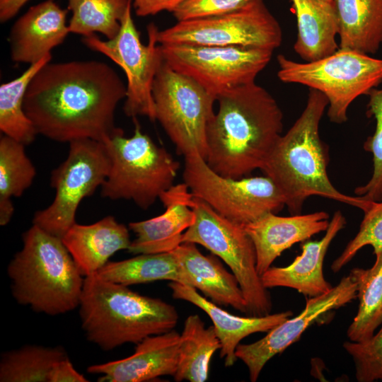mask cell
<instances>
[{
	"label": "cell",
	"instance_id": "13",
	"mask_svg": "<svg viewBox=\"0 0 382 382\" xmlns=\"http://www.w3.org/2000/svg\"><path fill=\"white\" fill-rule=\"evenodd\" d=\"M158 31L157 26L150 23L147 26L148 44L143 45L132 19L131 6L115 37L103 40L94 34L82 39L87 47L104 54L125 73L127 83L123 109L127 117L142 115L156 120L152 89L156 75L163 63Z\"/></svg>",
	"mask_w": 382,
	"mask_h": 382
},
{
	"label": "cell",
	"instance_id": "12",
	"mask_svg": "<svg viewBox=\"0 0 382 382\" xmlns=\"http://www.w3.org/2000/svg\"><path fill=\"white\" fill-rule=\"evenodd\" d=\"M159 46L167 65L194 80L216 100L226 91L255 82L273 53L268 49L238 46L186 43Z\"/></svg>",
	"mask_w": 382,
	"mask_h": 382
},
{
	"label": "cell",
	"instance_id": "2",
	"mask_svg": "<svg viewBox=\"0 0 382 382\" xmlns=\"http://www.w3.org/2000/svg\"><path fill=\"white\" fill-rule=\"evenodd\" d=\"M219 109L207 125V165L228 178L262 169L282 136L283 113L276 100L255 82L217 96Z\"/></svg>",
	"mask_w": 382,
	"mask_h": 382
},
{
	"label": "cell",
	"instance_id": "19",
	"mask_svg": "<svg viewBox=\"0 0 382 382\" xmlns=\"http://www.w3.org/2000/svg\"><path fill=\"white\" fill-rule=\"evenodd\" d=\"M67 13L68 9L54 0L30 7L11 28L8 37L11 59L30 65L51 54L70 33Z\"/></svg>",
	"mask_w": 382,
	"mask_h": 382
},
{
	"label": "cell",
	"instance_id": "1",
	"mask_svg": "<svg viewBox=\"0 0 382 382\" xmlns=\"http://www.w3.org/2000/svg\"><path fill=\"white\" fill-rule=\"evenodd\" d=\"M127 86L109 64L77 60L44 65L30 82L23 109L37 134L58 142H103L123 132L115 124Z\"/></svg>",
	"mask_w": 382,
	"mask_h": 382
},
{
	"label": "cell",
	"instance_id": "38",
	"mask_svg": "<svg viewBox=\"0 0 382 382\" xmlns=\"http://www.w3.org/2000/svg\"><path fill=\"white\" fill-rule=\"evenodd\" d=\"M88 380L78 372L69 357L56 362L49 374L48 382H87Z\"/></svg>",
	"mask_w": 382,
	"mask_h": 382
},
{
	"label": "cell",
	"instance_id": "5",
	"mask_svg": "<svg viewBox=\"0 0 382 382\" xmlns=\"http://www.w3.org/2000/svg\"><path fill=\"white\" fill-rule=\"evenodd\" d=\"M16 301L57 316L79 306L84 278L62 238L33 225L7 267Z\"/></svg>",
	"mask_w": 382,
	"mask_h": 382
},
{
	"label": "cell",
	"instance_id": "29",
	"mask_svg": "<svg viewBox=\"0 0 382 382\" xmlns=\"http://www.w3.org/2000/svg\"><path fill=\"white\" fill-rule=\"evenodd\" d=\"M25 144L3 134L0 139V225L14 213L13 197H19L33 183L36 170L25 151Z\"/></svg>",
	"mask_w": 382,
	"mask_h": 382
},
{
	"label": "cell",
	"instance_id": "27",
	"mask_svg": "<svg viewBox=\"0 0 382 382\" xmlns=\"http://www.w3.org/2000/svg\"><path fill=\"white\" fill-rule=\"evenodd\" d=\"M219 349H221V342L214 326L205 328L198 315L189 316L180 334L178 361L174 379L178 382L207 381L211 359Z\"/></svg>",
	"mask_w": 382,
	"mask_h": 382
},
{
	"label": "cell",
	"instance_id": "37",
	"mask_svg": "<svg viewBox=\"0 0 382 382\" xmlns=\"http://www.w3.org/2000/svg\"><path fill=\"white\" fill-rule=\"evenodd\" d=\"M186 0H134L133 6L137 16H153L161 11L173 13Z\"/></svg>",
	"mask_w": 382,
	"mask_h": 382
},
{
	"label": "cell",
	"instance_id": "21",
	"mask_svg": "<svg viewBox=\"0 0 382 382\" xmlns=\"http://www.w3.org/2000/svg\"><path fill=\"white\" fill-rule=\"evenodd\" d=\"M168 286L174 299L188 301L209 316L220 340V357L224 359L226 367L233 366L237 361L236 349L243 338L255 332H267L293 316L291 311L264 316H237L201 296L194 287L177 282H170Z\"/></svg>",
	"mask_w": 382,
	"mask_h": 382
},
{
	"label": "cell",
	"instance_id": "31",
	"mask_svg": "<svg viewBox=\"0 0 382 382\" xmlns=\"http://www.w3.org/2000/svg\"><path fill=\"white\" fill-rule=\"evenodd\" d=\"M131 6L132 0H68V10L72 13L69 32L83 37L99 33L107 40L112 39Z\"/></svg>",
	"mask_w": 382,
	"mask_h": 382
},
{
	"label": "cell",
	"instance_id": "34",
	"mask_svg": "<svg viewBox=\"0 0 382 382\" xmlns=\"http://www.w3.org/2000/svg\"><path fill=\"white\" fill-rule=\"evenodd\" d=\"M364 213L357 233L331 265L335 273L341 270L366 245L372 247L375 256L382 252V202H371Z\"/></svg>",
	"mask_w": 382,
	"mask_h": 382
},
{
	"label": "cell",
	"instance_id": "39",
	"mask_svg": "<svg viewBox=\"0 0 382 382\" xmlns=\"http://www.w3.org/2000/svg\"><path fill=\"white\" fill-rule=\"evenodd\" d=\"M29 0H0V21L4 23L14 16Z\"/></svg>",
	"mask_w": 382,
	"mask_h": 382
},
{
	"label": "cell",
	"instance_id": "9",
	"mask_svg": "<svg viewBox=\"0 0 382 382\" xmlns=\"http://www.w3.org/2000/svg\"><path fill=\"white\" fill-rule=\"evenodd\" d=\"M184 157L183 178L192 195L238 224L276 214L285 206L282 192L266 175L228 178L214 171L199 154Z\"/></svg>",
	"mask_w": 382,
	"mask_h": 382
},
{
	"label": "cell",
	"instance_id": "8",
	"mask_svg": "<svg viewBox=\"0 0 382 382\" xmlns=\"http://www.w3.org/2000/svg\"><path fill=\"white\" fill-rule=\"evenodd\" d=\"M192 209L195 220L183 233L182 243L190 242L204 247L230 267L247 302V315L270 314L272 308L270 294L257 270L253 242L243 226L223 216L195 196Z\"/></svg>",
	"mask_w": 382,
	"mask_h": 382
},
{
	"label": "cell",
	"instance_id": "28",
	"mask_svg": "<svg viewBox=\"0 0 382 382\" xmlns=\"http://www.w3.org/2000/svg\"><path fill=\"white\" fill-rule=\"evenodd\" d=\"M349 275L357 285L359 307L347 335L350 341H364L382 325V252L372 267L353 268Z\"/></svg>",
	"mask_w": 382,
	"mask_h": 382
},
{
	"label": "cell",
	"instance_id": "4",
	"mask_svg": "<svg viewBox=\"0 0 382 382\" xmlns=\"http://www.w3.org/2000/svg\"><path fill=\"white\" fill-rule=\"evenodd\" d=\"M79 306L87 340L104 351L168 332L179 318L173 305L106 280L97 272L84 278Z\"/></svg>",
	"mask_w": 382,
	"mask_h": 382
},
{
	"label": "cell",
	"instance_id": "6",
	"mask_svg": "<svg viewBox=\"0 0 382 382\" xmlns=\"http://www.w3.org/2000/svg\"><path fill=\"white\" fill-rule=\"evenodd\" d=\"M133 119L132 137H125L123 132L102 142L109 157L110 170L101 186V196L132 200L146 209L173 185L180 163L143 133L136 117Z\"/></svg>",
	"mask_w": 382,
	"mask_h": 382
},
{
	"label": "cell",
	"instance_id": "24",
	"mask_svg": "<svg viewBox=\"0 0 382 382\" xmlns=\"http://www.w3.org/2000/svg\"><path fill=\"white\" fill-rule=\"evenodd\" d=\"M291 1L297 22L296 54L309 62L336 52L338 24L334 4L323 0Z\"/></svg>",
	"mask_w": 382,
	"mask_h": 382
},
{
	"label": "cell",
	"instance_id": "23",
	"mask_svg": "<svg viewBox=\"0 0 382 382\" xmlns=\"http://www.w3.org/2000/svg\"><path fill=\"white\" fill-rule=\"evenodd\" d=\"M173 252L192 279L194 288L217 305L230 306L247 314V302L236 277L214 255H203L195 243L190 242L182 243Z\"/></svg>",
	"mask_w": 382,
	"mask_h": 382
},
{
	"label": "cell",
	"instance_id": "14",
	"mask_svg": "<svg viewBox=\"0 0 382 382\" xmlns=\"http://www.w3.org/2000/svg\"><path fill=\"white\" fill-rule=\"evenodd\" d=\"M159 44L238 46L274 50L282 41L281 27L263 0L221 16L178 21L158 31Z\"/></svg>",
	"mask_w": 382,
	"mask_h": 382
},
{
	"label": "cell",
	"instance_id": "3",
	"mask_svg": "<svg viewBox=\"0 0 382 382\" xmlns=\"http://www.w3.org/2000/svg\"><path fill=\"white\" fill-rule=\"evenodd\" d=\"M328 105L325 96L309 88L304 110L286 134L278 139L261 170L277 185L291 214H301L306 200L318 195L361 209L370 202L340 192L328 174V146L319 125Z\"/></svg>",
	"mask_w": 382,
	"mask_h": 382
},
{
	"label": "cell",
	"instance_id": "10",
	"mask_svg": "<svg viewBox=\"0 0 382 382\" xmlns=\"http://www.w3.org/2000/svg\"><path fill=\"white\" fill-rule=\"evenodd\" d=\"M155 119L184 156L207 155L206 132L214 115L216 98L192 79L180 74L164 62L153 85Z\"/></svg>",
	"mask_w": 382,
	"mask_h": 382
},
{
	"label": "cell",
	"instance_id": "17",
	"mask_svg": "<svg viewBox=\"0 0 382 382\" xmlns=\"http://www.w3.org/2000/svg\"><path fill=\"white\" fill-rule=\"evenodd\" d=\"M180 334L173 329L147 337L137 344L132 355L87 368L102 374L98 381L142 382L161 376H173L177 371Z\"/></svg>",
	"mask_w": 382,
	"mask_h": 382
},
{
	"label": "cell",
	"instance_id": "18",
	"mask_svg": "<svg viewBox=\"0 0 382 382\" xmlns=\"http://www.w3.org/2000/svg\"><path fill=\"white\" fill-rule=\"evenodd\" d=\"M329 223V214L320 211L289 216L269 213L243 226L253 242L259 274L266 272L285 250L325 231Z\"/></svg>",
	"mask_w": 382,
	"mask_h": 382
},
{
	"label": "cell",
	"instance_id": "7",
	"mask_svg": "<svg viewBox=\"0 0 382 382\" xmlns=\"http://www.w3.org/2000/svg\"><path fill=\"white\" fill-rule=\"evenodd\" d=\"M278 78L299 83L324 94L328 100L330 122L347 120V110L359 96L368 95L382 82V59L355 50L339 48L334 53L309 62H297L277 56Z\"/></svg>",
	"mask_w": 382,
	"mask_h": 382
},
{
	"label": "cell",
	"instance_id": "22",
	"mask_svg": "<svg viewBox=\"0 0 382 382\" xmlns=\"http://www.w3.org/2000/svg\"><path fill=\"white\" fill-rule=\"evenodd\" d=\"M81 272H98L116 252L128 250L131 244L128 228L113 216L83 225L75 223L62 238Z\"/></svg>",
	"mask_w": 382,
	"mask_h": 382
},
{
	"label": "cell",
	"instance_id": "26",
	"mask_svg": "<svg viewBox=\"0 0 382 382\" xmlns=\"http://www.w3.org/2000/svg\"><path fill=\"white\" fill-rule=\"evenodd\" d=\"M103 279L126 286L157 280H170L193 287L173 251L139 254L117 262H107L98 272Z\"/></svg>",
	"mask_w": 382,
	"mask_h": 382
},
{
	"label": "cell",
	"instance_id": "16",
	"mask_svg": "<svg viewBox=\"0 0 382 382\" xmlns=\"http://www.w3.org/2000/svg\"><path fill=\"white\" fill-rule=\"evenodd\" d=\"M194 195L185 183L172 185L159 197L165 212L154 218L131 222L136 235L128 251L134 255L173 251L182 243L183 233L195 222Z\"/></svg>",
	"mask_w": 382,
	"mask_h": 382
},
{
	"label": "cell",
	"instance_id": "25",
	"mask_svg": "<svg viewBox=\"0 0 382 382\" xmlns=\"http://www.w3.org/2000/svg\"><path fill=\"white\" fill-rule=\"evenodd\" d=\"M333 4L339 48L376 53L382 45V0H333Z\"/></svg>",
	"mask_w": 382,
	"mask_h": 382
},
{
	"label": "cell",
	"instance_id": "32",
	"mask_svg": "<svg viewBox=\"0 0 382 382\" xmlns=\"http://www.w3.org/2000/svg\"><path fill=\"white\" fill-rule=\"evenodd\" d=\"M68 357L60 346L25 345L4 352L0 361L1 382H48L53 365Z\"/></svg>",
	"mask_w": 382,
	"mask_h": 382
},
{
	"label": "cell",
	"instance_id": "35",
	"mask_svg": "<svg viewBox=\"0 0 382 382\" xmlns=\"http://www.w3.org/2000/svg\"><path fill=\"white\" fill-rule=\"evenodd\" d=\"M342 347L353 360L358 382L382 381V325L369 339L345 341Z\"/></svg>",
	"mask_w": 382,
	"mask_h": 382
},
{
	"label": "cell",
	"instance_id": "30",
	"mask_svg": "<svg viewBox=\"0 0 382 382\" xmlns=\"http://www.w3.org/2000/svg\"><path fill=\"white\" fill-rule=\"evenodd\" d=\"M51 59L52 54L46 56L30 64L18 78L0 86V130L25 145L31 144L37 134L23 109L25 95L34 76Z\"/></svg>",
	"mask_w": 382,
	"mask_h": 382
},
{
	"label": "cell",
	"instance_id": "40",
	"mask_svg": "<svg viewBox=\"0 0 382 382\" xmlns=\"http://www.w3.org/2000/svg\"><path fill=\"white\" fill-rule=\"evenodd\" d=\"M330 4H333V0H323Z\"/></svg>",
	"mask_w": 382,
	"mask_h": 382
},
{
	"label": "cell",
	"instance_id": "36",
	"mask_svg": "<svg viewBox=\"0 0 382 382\" xmlns=\"http://www.w3.org/2000/svg\"><path fill=\"white\" fill-rule=\"evenodd\" d=\"M255 0H186L173 11L178 21L221 16L238 11Z\"/></svg>",
	"mask_w": 382,
	"mask_h": 382
},
{
	"label": "cell",
	"instance_id": "11",
	"mask_svg": "<svg viewBox=\"0 0 382 382\" xmlns=\"http://www.w3.org/2000/svg\"><path fill=\"white\" fill-rule=\"evenodd\" d=\"M69 144L66 158L51 173L54 199L47 208L37 211L33 219V225L60 238L76 223L81 202L102 186L110 170L102 142L82 139Z\"/></svg>",
	"mask_w": 382,
	"mask_h": 382
},
{
	"label": "cell",
	"instance_id": "33",
	"mask_svg": "<svg viewBox=\"0 0 382 382\" xmlns=\"http://www.w3.org/2000/svg\"><path fill=\"white\" fill-rule=\"evenodd\" d=\"M368 96L366 115L375 119L376 129L365 141L364 149L372 154L373 172L369 180L356 187L354 193L365 201L382 202V88H374Z\"/></svg>",
	"mask_w": 382,
	"mask_h": 382
},
{
	"label": "cell",
	"instance_id": "20",
	"mask_svg": "<svg viewBox=\"0 0 382 382\" xmlns=\"http://www.w3.org/2000/svg\"><path fill=\"white\" fill-rule=\"evenodd\" d=\"M347 224L340 211L334 213L323 237L319 241L301 243V253L286 267H270L261 275L267 289L274 287L291 288L304 296L315 297L332 289L325 279L323 262L333 239Z\"/></svg>",
	"mask_w": 382,
	"mask_h": 382
},
{
	"label": "cell",
	"instance_id": "15",
	"mask_svg": "<svg viewBox=\"0 0 382 382\" xmlns=\"http://www.w3.org/2000/svg\"><path fill=\"white\" fill-rule=\"evenodd\" d=\"M357 298L356 283L349 275L344 277L328 291L307 299L300 314L279 323L262 339L250 344H239L235 354L248 367L250 381L255 382L266 363L299 340L321 316L345 306Z\"/></svg>",
	"mask_w": 382,
	"mask_h": 382
}]
</instances>
